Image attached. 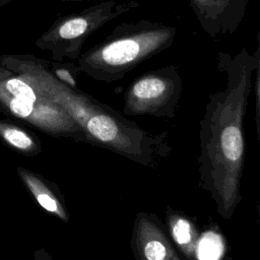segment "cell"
<instances>
[{
    "mask_svg": "<svg viewBox=\"0 0 260 260\" xmlns=\"http://www.w3.org/2000/svg\"><path fill=\"white\" fill-rule=\"evenodd\" d=\"M225 86L209 95L199 122L200 173L215 195L218 212L230 218L240 201L245 157L244 119L256 68L254 54L242 48L235 56L217 54Z\"/></svg>",
    "mask_w": 260,
    "mask_h": 260,
    "instance_id": "1",
    "label": "cell"
},
{
    "mask_svg": "<svg viewBox=\"0 0 260 260\" xmlns=\"http://www.w3.org/2000/svg\"><path fill=\"white\" fill-rule=\"evenodd\" d=\"M176 35L175 26L158 21L140 19L121 23L86 55L84 66L101 80L121 79L140 63L170 48Z\"/></svg>",
    "mask_w": 260,
    "mask_h": 260,
    "instance_id": "2",
    "label": "cell"
},
{
    "mask_svg": "<svg viewBox=\"0 0 260 260\" xmlns=\"http://www.w3.org/2000/svg\"><path fill=\"white\" fill-rule=\"evenodd\" d=\"M182 89L183 79L175 65L143 73L125 91L123 114L173 119Z\"/></svg>",
    "mask_w": 260,
    "mask_h": 260,
    "instance_id": "3",
    "label": "cell"
},
{
    "mask_svg": "<svg viewBox=\"0 0 260 260\" xmlns=\"http://www.w3.org/2000/svg\"><path fill=\"white\" fill-rule=\"evenodd\" d=\"M0 102L14 116L53 134H82L78 124L54 103L41 96L21 75L0 78Z\"/></svg>",
    "mask_w": 260,
    "mask_h": 260,
    "instance_id": "4",
    "label": "cell"
},
{
    "mask_svg": "<svg viewBox=\"0 0 260 260\" xmlns=\"http://www.w3.org/2000/svg\"><path fill=\"white\" fill-rule=\"evenodd\" d=\"M198 23L216 39L234 34L241 25L251 0H187Z\"/></svg>",
    "mask_w": 260,
    "mask_h": 260,
    "instance_id": "5",
    "label": "cell"
},
{
    "mask_svg": "<svg viewBox=\"0 0 260 260\" xmlns=\"http://www.w3.org/2000/svg\"><path fill=\"white\" fill-rule=\"evenodd\" d=\"M134 244L140 260H181L160 228L145 214L137 216Z\"/></svg>",
    "mask_w": 260,
    "mask_h": 260,
    "instance_id": "6",
    "label": "cell"
},
{
    "mask_svg": "<svg viewBox=\"0 0 260 260\" xmlns=\"http://www.w3.org/2000/svg\"><path fill=\"white\" fill-rule=\"evenodd\" d=\"M17 174L28 192L44 210L64 222L69 221L65 199L55 184L22 168L17 169Z\"/></svg>",
    "mask_w": 260,
    "mask_h": 260,
    "instance_id": "7",
    "label": "cell"
},
{
    "mask_svg": "<svg viewBox=\"0 0 260 260\" xmlns=\"http://www.w3.org/2000/svg\"><path fill=\"white\" fill-rule=\"evenodd\" d=\"M170 231L176 244L188 256L193 258L196 255L198 234L193 224L186 218L172 215L169 219Z\"/></svg>",
    "mask_w": 260,
    "mask_h": 260,
    "instance_id": "8",
    "label": "cell"
},
{
    "mask_svg": "<svg viewBox=\"0 0 260 260\" xmlns=\"http://www.w3.org/2000/svg\"><path fill=\"white\" fill-rule=\"evenodd\" d=\"M0 135L15 149L24 153L34 154L38 151V146L34 139L26 132L11 125H0Z\"/></svg>",
    "mask_w": 260,
    "mask_h": 260,
    "instance_id": "9",
    "label": "cell"
},
{
    "mask_svg": "<svg viewBox=\"0 0 260 260\" xmlns=\"http://www.w3.org/2000/svg\"><path fill=\"white\" fill-rule=\"evenodd\" d=\"M256 60V83H255V126H256V136L258 141H260V29L257 34V49L254 52Z\"/></svg>",
    "mask_w": 260,
    "mask_h": 260,
    "instance_id": "10",
    "label": "cell"
},
{
    "mask_svg": "<svg viewBox=\"0 0 260 260\" xmlns=\"http://www.w3.org/2000/svg\"><path fill=\"white\" fill-rule=\"evenodd\" d=\"M34 259L35 260H55L51 257V255L44 248H40L35 251Z\"/></svg>",
    "mask_w": 260,
    "mask_h": 260,
    "instance_id": "11",
    "label": "cell"
}]
</instances>
